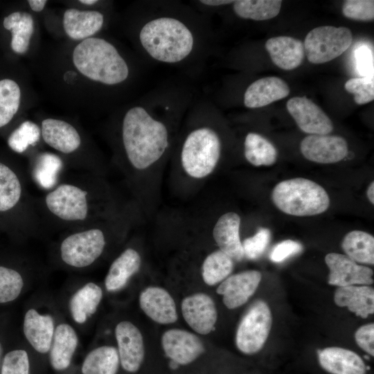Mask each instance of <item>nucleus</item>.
I'll return each mask as SVG.
<instances>
[{
    "mask_svg": "<svg viewBox=\"0 0 374 374\" xmlns=\"http://www.w3.org/2000/svg\"><path fill=\"white\" fill-rule=\"evenodd\" d=\"M190 99L187 92L157 91L125 112L121 143L133 170L146 171L165 157L172 145L173 127L188 108Z\"/></svg>",
    "mask_w": 374,
    "mask_h": 374,
    "instance_id": "obj_1",
    "label": "nucleus"
},
{
    "mask_svg": "<svg viewBox=\"0 0 374 374\" xmlns=\"http://www.w3.org/2000/svg\"><path fill=\"white\" fill-rule=\"evenodd\" d=\"M200 24L177 8L147 11L138 40L147 58L156 63L180 64L194 58L204 44Z\"/></svg>",
    "mask_w": 374,
    "mask_h": 374,
    "instance_id": "obj_2",
    "label": "nucleus"
},
{
    "mask_svg": "<svg viewBox=\"0 0 374 374\" xmlns=\"http://www.w3.org/2000/svg\"><path fill=\"white\" fill-rule=\"evenodd\" d=\"M190 125L179 147V160L183 172L194 180H202L215 170L222 154V141L205 122V103L193 107Z\"/></svg>",
    "mask_w": 374,
    "mask_h": 374,
    "instance_id": "obj_3",
    "label": "nucleus"
},
{
    "mask_svg": "<svg viewBox=\"0 0 374 374\" xmlns=\"http://www.w3.org/2000/svg\"><path fill=\"white\" fill-rule=\"evenodd\" d=\"M61 314L57 299L41 293L30 298L24 310L22 332L34 356L38 374L48 365V352Z\"/></svg>",
    "mask_w": 374,
    "mask_h": 374,
    "instance_id": "obj_4",
    "label": "nucleus"
},
{
    "mask_svg": "<svg viewBox=\"0 0 374 374\" xmlns=\"http://www.w3.org/2000/svg\"><path fill=\"white\" fill-rule=\"evenodd\" d=\"M89 184L75 181L57 184L45 195L44 206L54 219L70 225H86L102 217L100 199Z\"/></svg>",
    "mask_w": 374,
    "mask_h": 374,
    "instance_id": "obj_5",
    "label": "nucleus"
},
{
    "mask_svg": "<svg viewBox=\"0 0 374 374\" xmlns=\"http://www.w3.org/2000/svg\"><path fill=\"white\" fill-rule=\"evenodd\" d=\"M76 69L89 79L105 85H116L130 75L125 60L109 42L89 37L79 43L73 53Z\"/></svg>",
    "mask_w": 374,
    "mask_h": 374,
    "instance_id": "obj_6",
    "label": "nucleus"
},
{
    "mask_svg": "<svg viewBox=\"0 0 374 374\" xmlns=\"http://www.w3.org/2000/svg\"><path fill=\"white\" fill-rule=\"evenodd\" d=\"M108 232L99 222L86 224L63 236L55 245V262L73 271H82L95 265L109 244Z\"/></svg>",
    "mask_w": 374,
    "mask_h": 374,
    "instance_id": "obj_7",
    "label": "nucleus"
},
{
    "mask_svg": "<svg viewBox=\"0 0 374 374\" xmlns=\"http://www.w3.org/2000/svg\"><path fill=\"white\" fill-rule=\"evenodd\" d=\"M271 199L282 212L298 217L321 214L330 206L326 190L317 183L301 177L279 182L271 192Z\"/></svg>",
    "mask_w": 374,
    "mask_h": 374,
    "instance_id": "obj_8",
    "label": "nucleus"
},
{
    "mask_svg": "<svg viewBox=\"0 0 374 374\" xmlns=\"http://www.w3.org/2000/svg\"><path fill=\"white\" fill-rule=\"evenodd\" d=\"M103 297V287L82 278L67 283L57 301L65 317L78 331H84L97 314Z\"/></svg>",
    "mask_w": 374,
    "mask_h": 374,
    "instance_id": "obj_9",
    "label": "nucleus"
},
{
    "mask_svg": "<svg viewBox=\"0 0 374 374\" xmlns=\"http://www.w3.org/2000/svg\"><path fill=\"white\" fill-rule=\"evenodd\" d=\"M352 42L353 35L348 28L319 26L307 34L303 43L305 54L312 64L326 63L343 54Z\"/></svg>",
    "mask_w": 374,
    "mask_h": 374,
    "instance_id": "obj_10",
    "label": "nucleus"
},
{
    "mask_svg": "<svg viewBox=\"0 0 374 374\" xmlns=\"http://www.w3.org/2000/svg\"><path fill=\"white\" fill-rule=\"evenodd\" d=\"M271 324L268 305L261 300L253 303L238 325L235 335L238 349L245 355L260 351L268 338Z\"/></svg>",
    "mask_w": 374,
    "mask_h": 374,
    "instance_id": "obj_11",
    "label": "nucleus"
},
{
    "mask_svg": "<svg viewBox=\"0 0 374 374\" xmlns=\"http://www.w3.org/2000/svg\"><path fill=\"white\" fill-rule=\"evenodd\" d=\"M80 344L79 331L62 312L48 355L51 370L56 374H70Z\"/></svg>",
    "mask_w": 374,
    "mask_h": 374,
    "instance_id": "obj_12",
    "label": "nucleus"
},
{
    "mask_svg": "<svg viewBox=\"0 0 374 374\" xmlns=\"http://www.w3.org/2000/svg\"><path fill=\"white\" fill-rule=\"evenodd\" d=\"M114 336L121 369L129 374L137 373L145 359L144 340L140 329L130 320H119L114 326Z\"/></svg>",
    "mask_w": 374,
    "mask_h": 374,
    "instance_id": "obj_13",
    "label": "nucleus"
},
{
    "mask_svg": "<svg viewBox=\"0 0 374 374\" xmlns=\"http://www.w3.org/2000/svg\"><path fill=\"white\" fill-rule=\"evenodd\" d=\"M161 343L166 356L179 366L192 364L205 352V346L200 338L184 329L166 330L161 336Z\"/></svg>",
    "mask_w": 374,
    "mask_h": 374,
    "instance_id": "obj_14",
    "label": "nucleus"
},
{
    "mask_svg": "<svg viewBox=\"0 0 374 374\" xmlns=\"http://www.w3.org/2000/svg\"><path fill=\"white\" fill-rule=\"evenodd\" d=\"M325 262L330 270L328 283L331 285H369L373 283V270L359 265L345 254L329 253Z\"/></svg>",
    "mask_w": 374,
    "mask_h": 374,
    "instance_id": "obj_15",
    "label": "nucleus"
},
{
    "mask_svg": "<svg viewBox=\"0 0 374 374\" xmlns=\"http://www.w3.org/2000/svg\"><path fill=\"white\" fill-rule=\"evenodd\" d=\"M184 319L195 332L206 335L215 328L217 311L213 299L204 292L185 297L181 303Z\"/></svg>",
    "mask_w": 374,
    "mask_h": 374,
    "instance_id": "obj_16",
    "label": "nucleus"
},
{
    "mask_svg": "<svg viewBox=\"0 0 374 374\" xmlns=\"http://www.w3.org/2000/svg\"><path fill=\"white\" fill-rule=\"evenodd\" d=\"M286 106L288 112L303 132L310 135H326L333 130L330 118L317 105L306 97L292 98Z\"/></svg>",
    "mask_w": 374,
    "mask_h": 374,
    "instance_id": "obj_17",
    "label": "nucleus"
},
{
    "mask_svg": "<svg viewBox=\"0 0 374 374\" xmlns=\"http://www.w3.org/2000/svg\"><path fill=\"white\" fill-rule=\"evenodd\" d=\"M300 150L308 160L323 164L339 162L348 153V143L343 137L328 134L305 136Z\"/></svg>",
    "mask_w": 374,
    "mask_h": 374,
    "instance_id": "obj_18",
    "label": "nucleus"
},
{
    "mask_svg": "<svg viewBox=\"0 0 374 374\" xmlns=\"http://www.w3.org/2000/svg\"><path fill=\"white\" fill-rule=\"evenodd\" d=\"M262 275L257 270H247L229 276L220 283L216 292L222 296L224 305L230 310L247 302L256 291Z\"/></svg>",
    "mask_w": 374,
    "mask_h": 374,
    "instance_id": "obj_19",
    "label": "nucleus"
},
{
    "mask_svg": "<svg viewBox=\"0 0 374 374\" xmlns=\"http://www.w3.org/2000/svg\"><path fill=\"white\" fill-rule=\"evenodd\" d=\"M139 303L143 313L155 323L168 325L175 323L178 319L172 296L161 287L144 288L139 294Z\"/></svg>",
    "mask_w": 374,
    "mask_h": 374,
    "instance_id": "obj_20",
    "label": "nucleus"
},
{
    "mask_svg": "<svg viewBox=\"0 0 374 374\" xmlns=\"http://www.w3.org/2000/svg\"><path fill=\"white\" fill-rule=\"evenodd\" d=\"M142 257L134 247L123 249L112 262L104 280V290L118 293L129 284L141 269Z\"/></svg>",
    "mask_w": 374,
    "mask_h": 374,
    "instance_id": "obj_21",
    "label": "nucleus"
},
{
    "mask_svg": "<svg viewBox=\"0 0 374 374\" xmlns=\"http://www.w3.org/2000/svg\"><path fill=\"white\" fill-rule=\"evenodd\" d=\"M240 222L238 213L227 212L217 219L212 231L213 240L219 249L234 261H241L244 258L240 237Z\"/></svg>",
    "mask_w": 374,
    "mask_h": 374,
    "instance_id": "obj_22",
    "label": "nucleus"
},
{
    "mask_svg": "<svg viewBox=\"0 0 374 374\" xmlns=\"http://www.w3.org/2000/svg\"><path fill=\"white\" fill-rule=\"evenodd\" d=\"M120 370L116 346L102 344L89 348L76 371L73 370L70 374H118Z\"/></svg>",
    "mask_w": 374,
    "mask_h": 374,
    "instance_id": "obj_23",
    "label": "nucleus"
},
{
    "mask_svg": "<svg viewBox=\"0 0 374 374\" xmlns=\"http://www.w3.org/2000/svg\"><path fill=\"white\" fill-rule=\"evenodd\" d=\"M290 93L287 84L276 76L255 80L244 91L243 103L250 109L265 107L287 97Z\"/></svg>",
    "mask_w": 374,
    "mask_h": 374,
    "instance_id": "obj_24",
    "label": "nucleus"
},
{
    "mask_svg": "<svg viewBox=\"0 0 374 374\" xmlns=\"http://www.w3.org/2000/svg\"><path fill=\"white\" fill-rule=\"evenodd\" d=\"M41 136L47 145L66 154L75 152L81 145V137L77 130L70 123L60 119L43 120Z\"/></svg>",
    "mask_w": 374,
    "mask_h": 374,
    "instance_id": "obj_25",
    "label": "nucleus"
},
{
    "mask_svg": "<svg viewBox=\"0 0 374 374\" xmlns=\"http://www.w3.org/2000/svg\"><path fill=\"white\" fill-rule=\"evenodd\" d=\"M321 366L331 374H366V366L355 352L340 347H328L318 353Z\"/></svg>",
    "mask_w": 374,
    "mask_h": 374,
    "instance_id": "obj_26",
    "label": "nucleus"
},
{
    "mask_svg": "<svg viewBox=\"0 0 374 374\" xmlns=\"http://www.w3.org/2000/svg\"><path fill=\"white\" fill-rule=\"evenodd\" d=\"M265 48L272 62L283 70H293L301 65L304 57L303 42L289 36L274 37L267 40Z\"/></svg>",
    "mask_w": 374,
    "mask_h": 374,
    "instance_id": "obj_27",
    "label": "nucleus"
},
{
    "mask_svg": "<svg viewBox=\"0 0 374 374\" xmlns=\"http://www.w3.org/2000/svg\"><path fill=\"white\" fill-rule=\"evenodd\" d=\"M104 24V15L96 10H66L63 16V27L73 39L91 37L98 33Z\"/></svg>",
    "mask_w": 374,
    "mask_h": 374,
    "instance_id": "obj_28",
    "label": "nucleus"
},
{
    "mask_svg": "<svg viewBox=\"0 0 374 374\" xmlns=\"http://www.w3.org/2000/svg\"><path fill=\"white\" fill-rule=\"evenodd\" d=\"M334 301L339 307H346L363 319L374 312V290L368 285L338 287Z\"/></svg>",
    "mask_w": 374,
    "mask_h": 374,
    "instance_id": "obj_29",
    "label": "nucleus"
},
{
    "mask_svg": "<svg viewBox=\"0 0 374 374\" xmlns=\"http://www.w3.org/2000/svg\"><path fill=\"white\" fill-rule=\"evenodd\" d=\"M3 25L11 31V48L17 53H26L34 32V20L30 14L15 12L3 19Z\"/></svg>",
    "mask_w": 374,
    "mask_h": 374,
    "instance_id": "obj_30",
    "label": "nucleus"
},
{
    "mask_svg": "<svg viewBox=\"0 0 374 374\" xmlns=\"http://www.w3.org/2000/svg\"><path fill=\"white\" fill-rule=\"evenodd\" d=\"M341 247L345 255L357 263L374 264V237L365 231L354 230L343 238Z\"/></svg>",
    "mask_w": 374,
    "mask_h": 374,
    "instance_id": "obj_31",
    "label": "nucleus"
},
{
    "mask_svg": "<svg viewBox=\"0 0 374 374\" xmlns=\"http://www.w3.org/2000/svg\"><path fill=\"white\" fill-rule=\"evenodd\" d=\"M244 156L254 166H269L276 161L278 152L274 145L262 135L249 132L244 141Z\"/></svg>",
    "mask_w": 374,
    "mask_h": 374,
    "instance_id": "obj_32",
    "label": "nucleus"
},
{
    "mask_svg": "<svg viewBox=\"0 0 374 374\" xmlns=\"http://www.w3.org/2000/svg\"><path fill=\"white\" fill-rule=\"evenodd\" d=\"M234 267V260L220 249L208 253L201 266L202 278L205 284L213 286L230 276Z\"/></svg>",
    "mask_w": 374,
    "mask_h": 374,
    "instance_id": "obj_33",
    "label": "nucleus"
},
{
    "mask_svg": "<svg viewBox=\"0 0 374 374\" xmlns=\"http://www.w3.org/2000/svg\"><path fill=\"white\" fill-rule=\"evenodd\" d=\"M235 14L244 19L262 21L276 17L281 8L280 0H237L233 1Z\"/></svg>",
    "mask_w": 374,
    "mask_h": 374,
    "instance_id": "obj_34",
    "label": "nucleus"
},
{
    "mask_svg": "<svg viewBox=\"0 0 374 374\" xmlns=\"http://www.w3.org/2000/svg\"><path fill=\"white\" fill-rule=\"evenodd\" d=\"M33 277L21 271L0 265V304L17 299L28 287H31Z\"/></svg>",
    "mask_w": 374,
    "mask_h": 374,
    "instance_id": "obj_35",
    "label": "nucleus"
},
{
    "mask_svg": "<svg viewBox=\"0 0 374 374\" xmlns=\"http://www.w3.org/2000/svg\"><path fill=\"white\" fill-rule=\"evenodd\" d=\"M62 166L63 162L57 155L42 153L35 160L33 170L34 179L42 188L51 190L57 184Z\"/></svg>",
    "mask_w": 374,
    "mask_h": 374,
    "instance_id": "obj_36",
    "label": "nucleus"
},
{
    "mask_svg": "<svg viewBox=\"0 0 374 374\" xmlns=\"http://www.w3.org/2000/svg\"><path fill=\"white\" fill-rule=\"evenodd\" d=\"M0 374H38L34 356L27 344L3 355Z\"/></svg>",
    "mask_w": 374,
    "mask_h": 374,
    "instance_id": "obj_37",
    "label": "nucleus"
},
{
    "mask_svg": "<svg viewBox=\"0 0 374 374\" xmlns=\"http://www.w3.org/2000/svg\"><path fill=\"white\" fill-rule=\"evenodd\" d=\"M22 195L21 181L16 173L0 163V212L13 208Z\"/></svg>",
    "mask_w": 374,
    "mask_h": 374,
    "instance_id": "obj_38",
    "label": "nucleus"
},
{
    "mask_svg": "<svg viewBox=\"0 0 374 374\" xmlns=\"http://www.w3.org/2000/svg\"><path fill=\"white\" fill-rule=\"evenodd\" d=\"M20 98V88L16 82L0 80V127L7 125L17 112Z\"/></svg>",
    "mask_w": 374,
    "mask_h": 374,
    "instance_id": "obj_39",
    "label": "nucleus"
},
{
    "mask_svg": "<svg viewBox=\"0 0 374 374\" xmlns=\"http://www.w3.org/2000/svg\"><path fill=\"white\" fill-rule=\"evenodd\" d=\"M41 129L30 121L23 122L9 136L8 144L17 153H23L27 149L35 146L40 139Z\"/></svg>",
    "mask_w": 374,
    "mask_h": 374,
    "instance_id": "obj_40",
    "label": "nucleus"
},
{
    "mask_svg": "<svg viewBox=\"0 0 374 374\" xmlns=\"http://www.w3.org/2000/svg\"><path fill=\"white\" fill-rule=\"evenodd\" d=\"M345 89L354 94V100L357 105H364L374 99L373 76L350 78L344 85Z\"/></svg>",
    "mask_w": 374,
    "mask_h": 374,
    "instance_id": "obj_41",
    "label": "nucleus"
},
{
    "mask_svg": "<svg viewBox=\"0 0 374 374\" xmlns=\"http://www.w3.org/2000/svg\"><path fill=\"white\" fill-rule=\"evenodd\" d=\"M271 239V231L267 228L260 227L251 237L242 242L244 256L249 260L260 257L266 249Z\"/></svg>",
    "mask_w": 374,
    "mask_h": 374,
    "instance_id": "obj_42",
    "label": "nucleus"
},
{
    "mask_svg": "<svg viewBox=\"0 0 374 374\" xmlns=\"http://www.w3.org/2000/svg\"><path fill=\"white\" fill-rule=\"evenodd\" d=\"M342 13L353 20L368 21L374 19L373 0H347L342 5Z\"/></svg>",
    "mask_w": 374,
    "mask_h": 374,
    "instance_id": "obj_43",
    "label": "nucleus"
},
{
    "mask_svg": "<svg viewBox=\"0 0 374 374\" xmlns=\"http://www.w3.org/2000/svg\"><path fill=\"white\" fill-rule=\"evenodd\" d=\"M303 245L295 240H285L276 244L269 254V258L274 262H280L294 255L301 253Z\"/></svg>",
    "mask_w": 374,
    "mask_h": 374,
    "instance_id": "obj_44",
    "label": "nucleus"
},
{
    "mask_svg": "<svg viewBox=\"0 0 374 374\" xmlns=\"http://www.w3.org/2000/svg\"><path fill=\"white\" fill-rule=\"evenodd\" d=\"M356 67L363 77L373 76V55L366 46H359L355 53Z\"/></svg>",
    "mask_w": 374,
    "mask_h": 374,
    "instance_id": "obj_45",
    "label": "nucleus"
},
{
    "mask_svg": "<svg viewBox=\"0 0 374 374\" xmlns=\"http://www.w3.org/2000/svg\"><path fill=\"white\" fill-rule=\"evenodd\" d=\"M357 345L371 356L374 355V324L370 323L359 327L355 332Z\"/></svg>",
    "mask_w": 374,
    "mask_h": 374,
    "instance_id": "obj_46",
    "label": "nucleus"
},
{
    "mask_svg": "<svg viewBox=\"0 0 374 374\" xmlns=\"http://www.w3.org/2000/svg\"><path fill=\"white\" fill-rule=\"evenodd\" d=\"M28 2L33 11L40 12L44 9L47 1L46 0H29Z\"/></svg>",
    "mask_w": 374,
    "mask_h": 374,
    "instance_id": "obj_47",
    "label": "nucleus"
},
{
    "mask_svg": "<svg viewBox=\"0 0 374 374\" xmlns=\"http://www.w3.org/2000/svg\"><path fill=\"white\" fill-rule=\"evenodd\" d=\"M366 195H367L369 202L372 204H374V182L373 181H372L369 184L366 190Z\"/></svg>",
    "mask_w": 374,
    "mask_h": 374,
    "instance_id": "obj_48",
    "label": "nucleus"
},
{
    "mask_svg": "<svg viewBox=\"0 0 374 374\" xmlns=\"http://www.w3.org/2000/svg\"><path fill=\"white\" fill-rule=\"evenodd\" d=\"M80 2L86 5H93L98 2L96 0H80Z\"/></svg>",
    "mask_w": 374,
    "mask_h": 374,
    "instance_id": "obj_49",
    "label": "nucleus"
},
{
    "mask_svg": "<svg viewBox=\"0 0 374 374\" xmlns=\"http://www.w3.org/2000/svg\"><path fill=\"white\" fill-rule=\"evenodd\" d=\"M3 357V346H2L1 342L0 341V371H1V366Z\"/></svg>",
    "mask_w": 374,
    "mask_h": 374,
    "instance_id": "obj_50",
    "label": "nucleus"
}]
</instances>
